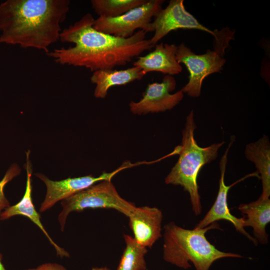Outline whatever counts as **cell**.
Here are the masks:
<instances>
[{"label": "cell", "mask_w": 270, "mask_h": 270, "mask_svg": "<svg viewBox=\"0 0 270 270\" xmlns=\"http://www.w3.org/2000/svg\"><path fill=\"white\" fill-rule=\"evenodd\" d=\"M94 20L88 13L64 29L60 40L74 46L54 49L47 54L61 64L85 67L94 72L124 66L154 48L143 30L128 38L116 37L96 30Z\"/></svg>", "instance_id": "obj_1"}, {"label": "cell", "mask_w": 270, "mask_h": 270, "mask_svg": "<svg viewBox=\"0 0 270 270\" xmlns=\"http://www.w3.org/2000/svg\"><path fill=\"white\" fill-rule=\"evenodd\" d=\"M68 0H7L0 4V44L35 48L46 54L56 42Z\"/></svg>", "instance_id": "obj_2"}, {"label": "cell", "mask_w": 270, "mask_h": 270, "mask_svg": "<svg viewBox=\"0 0 270 270\" xmlns=\"http://www.w3.org/2000/svg\"><path fill=\"white\" fill-rule=\"evenodd\" d=\"M212 229H220L214 222L204 228H184L174 222L164 226L163 258L178 268L188 269L192 262L196 270H209L216 260L225 258H240V254L218 250L206 236Z\"/></svg>", "instance_id": "obj_3"}, {"label": "cell", "mask_w": 270, "mask_h": 270, "mask_svg": "<svg viewBox=\"0 0 270 270\" xmlns=\"http://www.w3.org/2000/svg\"><path fill=\"white\" fill-rule=\"evenodd\" d=\"M196 128L192 110L186 117L182 131L178 159L166 176L164 182L167 184L180 186L189 194L192 210L194 214L198 216L202 212L197 182L198 174L204 166L218 157V150L224 142L201 147L194 137Z\"/></svg>", "instance_id": "obj_4"}, {"label": "cell", "mask_w": 270, "mask_h": 270, "mask_svg": "<svg viewBox=\"0 0 270 270\" xmlns=\"http://www.w3.org/2000/svg\"><path fill=\"white\" fill-rule=\"evenodd\" d=\"M62 210L58 216L60 230L64 231L71 212L87 208H111L128 217L136 208L134 204L123 198L112 180L98 182L61 201Z\"/></svg>", "instance_id": "obj_5"}, {"label": "cell", "mask_w": 270, "mask_h": 270, "mask_svg": "<svg viewBox=\"0 0 270 270\" xmlns=\"http://www.w3.org/2000/svg\"><path fill=\"white\" fill-rule=\"evenodd\" d=\"M178 29L198 30L214 36L216 43L226 40L230 35V30L212 31L202 24L195 17L185 8L183 0H171L164 9L154 18L146 32H154L149 39L154 47L162 38L172 31Z\"/></svg>", "instance_id": "obj_6"}, {"label": "cell", "mask_w": 270, "mask_h": 270, "mask_svg": "<svg viewBox=\"0 0 270 270\" xmlns=\"http://www.w3.org/2000/svg\"><path fill=\"white\" fill-rule=\"evenodd\" d=\"M224 48H220L214 50H208L202 54H194L184 42L176 46V56L179 64H184L189 74L187 84L181 90L191 97H198L200 94L202 83L208 76L220 72L226 62L222 57Z\"/></svg>", "instance_id": "obj_7"}, {"label": "cell", "mask_w": 270, "mask_h": 270, "mask_svg": "<svg viewBox=\"0 0 270 270\" xmlns=\"http://www.w3.org/2000/svg\"><path fill=\"white\" fill-rule=\"evenodd\" d=\"M164 0H147L144 4L115 18L98 16L94 28L102 32L122 38L132 36L136 30H146L162 8Z\"/></svg>", "instance_id": "obj_8"}, {"label": "cell", "mask_w": 270, "mask_h": 270, "mask_svg": "<svg viewBox=\"0 0 270 270\" xmlns=\"http://www.w3.org/2000/svg\"><path fill=\"white\" fill-rule=\"evenodd\" d=\"M143 164L142 162L132 163L126 161L114 171L110 172H104L98 176L88 175L68 178L60 180H52L42 174H36V176L44 182L46 190L45 198L40 204L39 211L40 212H44L51 208L59 201H62L98 182L112 180L115 175L122 170Z\"/></svg>", "instance_id": "obj_9"}, {"label": "cell", "mask_w": 270, "mask_h": 270, "mask_svg": "<svg viewBox=\"0 0 270 270\" xmlns=\"http://www.w3.org/2000/svg\"><path fill=\"white\" fill-rule=\"evenodd\" d=\"M235 138H231L228 146L220 161V177L219 180V188L216 199L209 210L204 218L200 220L194 228H204L220 220H226L231 222L236 230L242 234L256 245L258 242L256 239L246 232L244 226V217L238 218L232 215L228 206V195L230 189L238 182L250 176H258L257 172L248 174L232 184L227 186L224 182V176L228 162L229 150L234 142Z\"/></svg>", "instance_id": "obj_10"}, {"label": "cell", "mask_w": 270, "mask_h": 270, "mask_svg": "<svg viewBox=\"0 0 270 270\" xmlns=\"http://www.w3.org/2000/svg\"><path fill=\"white\" fill-rule=\"evenodd\" d=\"M176 84L175 78L170 75L165 76L161 82L150 84L140 100L130 102L129 104L130 112L134 114L144 115L171 110L184 97L181 90L170 94L175 89Z\"/></svg>", "instance_id": "obj_11"}, {"label": "cell", "mask_w": 270, "mask_h": 270, "mask_svg": "<svg viewBox=\"0 0 270 270\" xmlns=\"http://www.w3.org/2000/svg\"><path fill=\"white\" fill-rule=\"evenodd\" d=\"M134 238L140 244L151 248L162 237L163 215L156 207H136L128 216Z\"/></svg>", "instance_id": "obj_12"}, {"label": "cell", "mask_w": 270, "mask_h": 270, "mask_svg": "<svg viewBox=\"0 0 270 270\" xmlns=\"http://www.w3.org/2000/svg\"><path fill=\"white\" fill-rule=\"evenodd\" d=\"M25 168L26 172V181L24 194L22 199L16 204L10 206L4 210L0 216V220H7L16 216H22L29 218L38 226L56 250V254L60 258H68L70 254L64 248L56 244L50 237L43 226L40 214L33 204L32 196V166L30 160V150L26 152Z\"/></svg>", "instance_id": "obj_13"}, {"label": "cell", "mask_w": 270, "mask_h": 270, "mask_svg": "<svg viewBox=\"0 0 270 270\" xmlns=\"http://www.w3.org/2000/svg\"><path fill=\"white\" fill-rule=\"evenodd\" d=\"M176 46L161 42L154 46V49L144 56H139L133 66L140 68L145 74L160 72L166 75L178 74L182 67L176 56Z\"/></svg>", "instance_id": "obj_14"}, {"label": "cell", "mask_w": 270, "mask_h": 270, "mask_svg": "<svg viewBox=\"0 0 270 270\" xmlns=\"http://www.w3.org/2000/svg\"><path fill=\"white\" fill-rule=\"evenodd\" d=\"M238 210L244 214V226L253 229L254 238L261 244L268 243L266 226L270 222V200L259 198L248 204H241Z\"/></svg>", "instance_id": "obj_15"}, {"label": "cell", "mask_w": 270, "mask_h": 270, "mask_svg": "<svg viewBox=\"0 0 270 270\" xmlns=\"http://www.w3.org/2000/svg\"><path fill=\"white\" fill-rule=\"evenodd\" d=\"M145 74L137 66H133L125 70H104L93 72L90 81L96 84L94 96L104 98L108 90L113 86H124L134 80L142 79Z\"/></svg>", "instance_id": "obj_16"}, {"label": "cell", "mask_w": 270, "mask_h": 270, "mask_svg": "<svg viewBox=\"0 0 270 270\" xmlns=\"http://www.w3.org/2000/svg\"><path fill=\"white\" fill-rule=\"evenodd\" d=\"M244 154L246 158L254 162L262 184V192L260 196L262 199L270 196V143L268 136L264 134L254 142L248 144Z\"/></svg>", "instance_id": "obj_17"}, {"label": "cell", "mask_w": 270, "mask_h": 270, "mask_svg": "<svg viewBox=\"0 0 270 270\" xmlns=\"http://www.w3.org/2000/svg\"><path fill=\"white\" fill-rule=\"evenodd\" d=\"M124 236L126 247L116 270H146L145 255L148 248L130 235L124 234Z\"/></svg>", "instance_id": "obj_18"}, {"label": "cell", "mask_w": 270, "mask_h": 270, "mask_svg": "<svg viewBox=\"0 0 270 270\" xmlns=\"http://www.w3.org/2000/svg\"><path fill=\"white\" fill-rule=\"evenodd\" d=\"M147 0H92L93 9L98 16L115 18L144 4Z\"/></svg>", "instance_id": "obj_19"}, {"label": "cell", "mask_w": 270, "mask_h": 270, "mask_svg": "<svg viewBox=\"0 0 270 270\" xmlns=\"http://www.w3.org/2000/svg\"><path fill=\"white\" fill-rule=\"evenodd\" d=\"M20 171L18 164H12L0 181V216L4 210L10 206V203L4 194V188L10 182L20 174Z\"/></svg>", "instance_id": "obj_20"}, {"label": "cell", "mask_w": 270, "mask_h": 270, "mask_svg": "<svg viewBox=\"0 0 270 270\" xmlns=\"http://www.w3.org/2000/svg\"><path fill=\"white\" fill-rule=\"evenodd\" d=\"M24 270H68L62 264L56 262L42 264L36 268H28Z\"/></svg>", "instance_id": "obj_21"}, {"label": "cell", "mask_w": 270, "mask_h": 270, "mask_svg": "<svg viewBox=\"0 0 270 270\" xmlns=\"http://www.w3.org/2000/svg\"><path fill=\"white\" fill-rule=\"evenodd\" d=\"M2 256L0 254V270H6L2 264Z\"/></svg>", "instance_id": "obj_22"}, {"label": "cell", "mask_w": 270, "mask_h": 270, "mask_svg": "<svg viewBox=\"0 0 270 270\" xmlns=\"http://www.w3.org/2000/svg\"><path fill=\"white\" fill-rule=\"evenodd\" d=\"M90 270H110L106 266L102 267H94Z\"/></svg>", "instance_id": "obj_23"}]
</instances>
